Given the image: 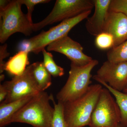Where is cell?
<instances>
[{"mask_svg": "<svg viewBox=\"0 0 127 127\" xmlns=\"http://www.w3.org/2000/svg\"><path fill=\"white\" fill-rule=\"evenodd\" d=\"M103 88L100 84L91 85L84 95L63 104L64 114L67 127L89 126Z\"/></svg>", "mask_w": 127, "mask_h": 127, "instance_id": "6da1fadb", "label": "cell"}, {"mask_svg": "<svg viewBox=\"0 0 127 127\" xmlns=\"http://www.w3.org/2000/svg\"><path fill=\"white\" fill-rule=\"evenodd\" d=\"M50 100L47 93L41 92L14 115L11 123L27 124L33 127H51L55 109Z\"/></svg>", "mask_w": 127, "mask_h": 127, "instance_id": "7a4b0ae2", "label": "cell"}, {"mask_svg": "<svg viewBox=\"0 0 127 127\" xmlns=\"http://www.w3.org/2000/svg\"><path fill=\"white\" fill-rule=\"evenodd\" d=\"M98 64V61L95 59L84 66L71 63L68 79L57 94L58 102L64 103L71 101L86 93L92 82L91 72Z\"/></svg>", "mask_w": 127, "mask_h": 127, "instance_id": "3957f363", "label": "cell"}, {"mask_svg": "<svg viewBox=\"0 0 127 127\" xmlns=\"http://www.w3.org/2000/svg\"><path fill=\"white\" fill-rule=\"evenodd\" d=\"M91 12L92 11H89L64 20L47 31H42L31 39L24 40L19 47L20 51L38 54L50 43L68 35V32L76 25L88 18Z\"/></svg>", "mask_w": 127, "mask_h": 127, "instance_id": "277c9868", "label": "cell"}, {"mask_svg": "<svg viewBox=\"0 0 127 127\" xmlns=\"http://www.w3.org/2000/svg\"><path fill=\"white\" fill-rule=\"evenodd\" d=\"M19 0H10L4 9L0 10V42L4 43L12 34L20 32L26 36L33 32L32 24L22 10Z\"/></svg>", "mask_w": 127, "mask_h": 127, "instance_id": "5b68a950", "label": "cell"}, {"mask_svg": "<svg viewBox=\"0 0 127 127\" xmlns=\"http://www.w3.org/2000/svg\"><path fill=\"white\" fill-rule=\"evenodd\" d=\"M94 7L91 0H57L50 14L40 22L32 24L33 32L40 31L46 26L72 18Z\"/></svg>", "mask_w": 127, "mask_h": 127, "instance_id": "8992f818", "label": "cell"}, {"mask_svg": "<svg viewBox=\"0 0 127 127\" xmlns=\"http://www.w3.org/2000/svg\"><path fill=\"white\" fill-rule=\"evenodd\" d=\"M120 109L109 90L103 88L92 116L90 127H118Z\"/></svg>", "mask_w": 127, "mask_h": 127, "instance_id": "52a82bcc", "label": "cell"}, {"mask_svg": "<svg viewBox=\"0 0 127 127\" xmlns=\"http://www.w3.org/2000/svg\"><path fill=\"white\" fill-rule=\"evenodd\" d=\"M3 84L7 88L8 94L1 103H8L28 96H34L42 92L34 78L31 64L28 66L23 74L14 76Z\"/></svg>", "mask_w": 127, "mask_h": 127, "instance_id": "ba28073f", "label": "cell"}, {"mask_svg": "<svg viewBox=\"0 0 127 127\" xmlns=\"http://www.w3.org/2000/svg\"><path fill=\"white\" fill-rule=\"evenodd\" d=\"M48 51H55L65 55L71 63L82 66L90 63L93 59L83 52L81 45L68 35L53 42L47 46Z\"/></svg>", "mask_w": 127, "mask_h": 127, "instance_id": "9c48e42d", "label": "cell"}, {"mask_svg": "<svg viewBox=\"0 0 127 127\" xmlns=\"http://www.w3.org/2000/svg\"><path fill=\"white\" fill-rule=\"evenodd\" d=\"M94 76L106 83L114 89L123 92L127 84V62L116 63L107 61Z\"/></svg>", "mask_w": 127, "mask_h": 127, "instance_id": "30bf717a", "label": "cell"}, {"mask_svg": "<svg viewBox=\"0 0 127 127\" xmlns=\"http://www.w3.org/2000/svg\"><path fill=\"white\" fill-rule=\"evenodd\" d=\"M113 37V47L119 45L127 40V17L120 12L109 11L103 32Z\"/></svg>", "mask_w": 127, "mask_h": 127, "instance_id": "8fae6325", "label": "cell"}, {"mask_svg": "<svg viewBox=\"0 0 127 127\" xmlns=\"http://www.w3.org/2000/svg\"><path fill=\"white\" fill-rule=\"evenodd\" d=\"M111 0H93L95 10L92 16L87 18V31L93 36L102 33L108 12Z\"/></svg>", "mask_w": 127, "mask_h": 127, "instance_id": "7c38bea8", "label": "cell"}, {"mask_svg": "<svg viewBox=\"0 0 127 127\" xmlns=\"http://www.w3.org/2000/svg\"><path fill=\"white\" fill-rule=\"evenodd\" d=\"M34 96H28L7 103H0V127L9 125L12 117Z\"/></svg>", "mask_w": 127, "mask_h": 127, "instance_id": "4fadbf2b", "label": "cell"}, {"mask_svg": "<svg viewBox=\"0 0 127 127\" xmlns=\"http://www.w3.org/2000/svg\"><path fill=\"white\" fill-rule=\"evenodd\" d=\"M28 53L26 51H19L5 63V70L14 76L23 74L30 64Z\"/></svg>", "mask_w": 127, "mask_h": 127, "instance_id": "5bb4252c", "label": "cell"}, {"mask_svg": "<svg viewBox=\"0 0 127 127\" xmlns=\"http://www.w3.org/2000/svg\"><path fill=\"white\" fill-rule=\"evenodd\" d=\"M93 78L107 89L111 94L113 95L120 109V127H127V94L114 89L106 83L94 76Z\"/></svg>", "mask_w": 127, "mask_h": 127, "instance_id": "9a60e30c", "label": "cell"}, {"mask_svg": "<svg viewBox=\"0 0 127 127\" xmlns=\"http://www.w3.org/2000/svg\"><path fill=\"white\" fill-rule=\"evenodd\" d=\"M33 76L40 89L44 92L52 84L51 75L46 70L43 62L31 64Z\"/></svg>", "mask_w": 127, "mask_h": 127, "instance_id": "2e32d148", "label": "cell"}, {"mask_svg": "<svg viewBox=\"0 0 127 127\" xmlns=\"http://www.w3.org/2000/svg\"><path fill=\"white\" fill-rule=\"evenodd\" d=\"M107 57L108 61L113 63L127 62V40L110 49L107 53Z\"/></svg>", "mask_w": 127, "mask_h": 127, "instance_id": "e0dca14e", "label": "cell"}, {"mask_svg": "<svg viewBox=\"0 0 127 127\" xmlns=\"http://www.w3.org/2000/svg\"><path fill=\"white\" fill-rule=\"evenodd\" d=\"M42 52L43 55V64L51 75L55 77L63 76L65 74L64 69L56 64L52 54L47 51L45 48L42 50Z\"/></svg>", "mask_w": 127, "mask_h": 127, "instance_id": "ac0fdd59", "label": "cell"}, {"mask_svg": "<svg viewBox=\"0 0 127 127\" xmlns=\"http://www.w3.org/2000/svg\"><path fill=\"white\" fill-rule=\"evenodd\" d=\"M50 97L55 109L51 127H67L64 118L63 103L60 102L56 103L52 95H50Z\"/></svg>", "mask_w": 127, "mask_h": 127, "instance_id": "d6986e66", "label": "cell"}, {"mask_svg": "<svg viewBox=\"0 0 127 127\" xmlns=\"http://www.w3.org/2000/svg\"><path fill=\"white\" fill-rule=\"evenodd\" d=\"M114 44L113 37L109 33L103 32L96 37L95 45L100 50H110L113 47Z\"/></svg>", "mask_w": 127, "mask_h": 127, "instance_id": "ffe728a7", "label": "cell"}, {"mask_svg": "<svg viewBox=\"0 0 127 127\" xmlns=\"http://www.w3.org/2000/svg\"><path fill=\"white\" fill-rule=\"evenodd\" d=\"M22 5H25L27 8V13L26 14L28 20L33 24L32 20V15L34 10V7L36 5L41 4H45L51 1L49 0H19Z\"/></svg>", "mask_w": 127, "mask_h": 127, "instance_id": "44dd1931", "label": "cell"}, {"mask_svg": "<svg viewBox=\"0 0 127 127\" xmlns=\"http://www.w3.org/2000/svg\"><path fill=\"white\" fill-rule=\"evenodd\" d=\"M109 11L120 12L127 17V0H111Z\"/></svg>", "mask_w": 127, "mask_h": 127, "instance_id": "7402d4cb", "label": "cell"}, {"mask_svg": "<svg viewBox=\"0 0 127 127\" xmlns=\"http://www.w3.org/2000/svg\"><path fill=\"white\" fill-rule=\"evenodd\" d=\"M7 45L5 43L0 47V73L1 74L4 72L5 63L4 60L9 56L10 53L7 52Z\"/></svg>", "mask_w": 127, "mask_h": 127, "instance_id": "603a6c76", "label": "cell"}, {"mask_svg": "<svg viewBox=\"0 0 127 127\" xmlns=\"http://www.w3.org/2000/svg\"><path fill=\"white\" fill-rule=\"evenodd\" d=\"M8 91L4 84L0 85V102H2L7 96Z\"/></svg>", "mask_w": 127, "mask_h": 127, "instance_id": "cb8c5ba5", "label": "cell"}, {"mask_svg": "<svg viewBox=\"0 0 127 127\" xmlns=\"http://www.w3.org/2000/svg\"><path fill=\"white\" fill-rule=\"evenodd\" d=\"M10 0H0V10L5 8L9 4Z\"/></svg>", "mask_w": 127, "mask_h": 127, "instance_id": "d4e9b609", "label": "cell"}, {"mask_svg": "<svg viewBox=\"0 0 127 127\" xmlns=\"http://www.w3.org/2000/svg\"><path fill=\"white\" fill-rule=\"evenodd\" d=\"M5 78V75H3V74H1V75H0V81H3L4 79Z\"/></svg>", "mask_w": 127, "mask_h": 127, "instance_id": "484cf974", "label": "cell"}, {"mask_svg": "<svg viewBox=\"0 0 127 127\" xmlns=\"http://www.w3.org/2000/svg\"><path fill=\"white\" fill-rule=\"evenodd\" d=\"M123 92L124 93L127 94V86L125 87V88L124 89Z\"/></svg>", "mask_w": 127, "mask_h": 127, "instance_id": "4316f807", "label": "cell"}, {"mask_svg": "<svg viewBox=\"0 0 127 127\" xmlns=\"http://www.w3.org/2000/svg\"><path fill=\"white\" fill-rule=\"evenodd\" d=\"M120 127V126H119V127Z\"/></svg>", "mask_w": 127, "mask_h": 127, "instance_id": "83f0119b", "label": "cell"}]
</instances>
